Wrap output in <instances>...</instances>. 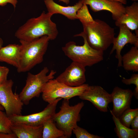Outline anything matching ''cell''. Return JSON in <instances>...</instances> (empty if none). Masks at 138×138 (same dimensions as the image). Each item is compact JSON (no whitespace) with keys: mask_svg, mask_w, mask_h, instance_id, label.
Masks as SVG:
<instances>
[{"mask_svg":"<svg viewBox=\"0 0 138 138\" xmlns=\"http://www.w3.org/2000/svg\"><path fill=\"white\" fill-rule=\"evenodd\" d=\"M77 18L82 24L83 31L74 37L85 38L93 48L103 51L112 44L115 37L114 29L103 20L94 19L87 5L83 4L78 11Z\"/></svg>","mask_w":138,"mask_h":138,"instance_id":"cell-1","label":"cell"},{"mask_svg":"<svg viewBox=\"0 0 138 138\" xmlns=\"http://www.w3.org/2000/svg\"><path fill=\"white\" fill-rule=\"evenodd\" d=\"M52 16L43 11L38 17L29 19L16 30L15 37L19 40L30 41L46 36L50 40H54L58 32L56 25L51 20Z\"/></svg>","mask_w":138,"mask_h":138,"instance_id":"cell-2","label":"cell"},{"mask_svg":"<svg viewBox=\"0 0 138 138\" xmlns=\"http://www.w3.org/2000/svg\"><path fill=\"white\" fill-rule=\"evenodd\" d=\"M19 40L20 60L17 70L20 73L28 71L43 62L50 39L45 36L30 41Z\"/></svg>","mask_w":138,"mask_h":138,"instance_id":"cell-3","label":"cell"},{"mask_svg":"<svg viewBox=\"0 0 138 138\" xmlns=\"http://www.w3.org/2000/svg\"><path fill=\"white\" fill-rule=\"evenodd\" d=\"M84 44L77 45L73 41H69L63 47L62 49L65 55L73 61L85 67L91 66L103 60V51L95 49L83 38Z\"/></svg>","mask_w":138,"mask_h":138,"instance_id":"cell-4","label":"cell"},{"mask_svg":"<svg viewBox=\"0 0 138 138\" xmlns=\"http://www.w3.org/2000/svg\"><path fill=\"white\" fill-rule=\"evenodd\" d=\"M84 106L83 101L71 106L69 100L64 99L59 111L52 117L57 127L64 132V138L71 137L73 129L80 120V113Z\"/></svg>","mask_w":138,"mask_h":138,"instance_id":"cell-5","label":"cell"},{"mask_svg":"<svg viewBox=\"0 0 138 138\" xmlns=\"http://www.w3.org/2000/svg\"><path fill=\"white\" fill-rule=\"evenodd\" d=\"M89 85L85 83L79 86L72 87L60 82L55 79H52L44 86L42 92V98L48 103L59 98L69 100L81 95Z\"/></svg>","mask_w":138,"mask_h":138,"instance_id":"cell-6","label":"cell"},{"mask_svg":"<svg viewBox=\"0 0 138 138\" xmlns=\"http://www.w3.org/2000/svg\"><path fill=\"white\" fill-rule=\"evenodd\" d=\"M49 71L48 67H45L37 74L28 73L26 84L19 95L24 104L28 105L32 99L38 97L42 93L45 84L50 80L54 78L56 71L52 70L48 74Z\"/></svg>","mask_w":138,"mask_h":138,"instance_id":"cell-7","label":"cell"},{"mask_svg":"<svg viewBox=\"0 0 138 138\" xmlns=\"http://www.w3.org/2000/svg\"><path fill=\"white\" fill-rule=\"evenodd\" d=\"M14 82L7 80L0 85V104L3 107L9 117L21 114L24 103L19 95L12 91Z\"/></svg>","mask_w":138,"mask_h":138,"instance_id":"cell-8","label":"cell"},{"mask_svg":"<svg viewBox=\"0 0 138 138\" xmlns=\"http://www.w3.org/2000/svg\"><path fill=\"white\" fill-rule=\"evenodd\" d=\"M79 97L82 100L89 101L99 111L103 112H107L109 104L112 102L111 94L98 85H89Z\"/></svg>","mask_w":138,"mask_h":138,"instance_id":"cell-9","label":"cell"},{"mask_svg":"<svg viewBox=\"0 0 138 138\" xmlns=\"http://www.w3.org/2000/svg\"><path fill=\"white\" fill-rule=\"evenodd\" d=\"M62 99V98H58L49 103L40 112L27 115L15 116L10 117V119L13 123H22L34 126L43 125L46 120L52 118L55 113L57 104Z\"/></svg>","mask_w":138,"mask_h":138,"instance_id":"cell-10","label":"cell"},{"mask_svg":"<svg viewBox=\"0 0 138 138\" xmlns=\"http://www.w3.org/2000/svg\"><path fill=\"white\" fill-rule=\"evenodd\" d=\"M85 72V67L73 61L55 79L70 86H79L85 84L86 81Z\"/></svg>","mask_w":138,"mask_h":138,"instance_id":"cell-11","label":"cell"},{"mask_svg":"<svg viewBox=\"0 0 138 138\" xmlns=\"http://www.w3.org/2000/svg\"><path fill=\"white\" fill-rule=\"evenodd\" d=\"M119 31L118 34L115 37L113 41V46L110 54L116 51L115 57L118 60V67L122 66V56L121 51L124 46L129 43L138 47V37L132 33L131 30L125 24H122L119 27Z\"/></svg>","mask_w":138,"mask_h":138,"instance_id":"cell-12","label":"cell"},{"mask_svg":"<svg viewBox=\"0 0 138 138\" xmlns=\"http://www.w3.org/2000/svg\"><path fill=\"white\" fill-rule=\"evenodd\" d=\"M113 108L110 113L118 118L126 110L130 108L133 92L129 89L115 87L111 94Z\"/></svg>","mask_w":138,"mask_h":138,"instance_id":"cell-13","label":"cell"},{"mask_svg":"<svg viewBox=\"0 0 138 138\" xmlns=\"http://www.w3.org/2000/svg\"><path fill=\"white\" fill-rule=\"evenodd\" d=\"M83 3L89 5L94 12L101 10L107 11L112 14L113 19L116 21L125 13L123 4L117 2L108 0H82Z\"/></svg>","mask_w":138,"mask_h":138,"instance_id":"cell-14","label":"cell"},{"mask_svg":"<svg viewBox=\"0 0 138 138\" xmlns=\"http://www.w3.org/2000/svg\"><path fill=\"white\" fill-rule=\"evenodd\" d=\"M44 2L48 13L52 15L54 14H60L72 20L77 19V12L83 4L82 0L73 6H67L59 4L53 0H44Z\"/></svg>","mask_w":138,"mask_h":138,"instance_id":"cell-15","label":"cell"},{"mask_svg":"<svg viewBox=\"0 0 138 138\" xmlns=\"http://www.w3.org/2000/svg\"><path fill=\"white\" fill-rule=\"evenodd\" d=\"M125 13L115 21L116 26L119 27L124 24L131 30L138 28V2H134L130 6L125 7Z\"/></svg>","mask_w":138,"mask_h":138,"instance_id":"cell-16","label":"cell"},{"mask_svg":"<svg viewBox=\"0 0 138 138\" xmlns=\"http://www.w3.org/2000/svg\"><path fill=\"white\" fill-rule=\"evenodd\" d=\"M13 123L12 132L17 138H42L43 125L34 126L22 123Z\"/></svg>","mask_w":138,"mask_h":138,"instance_id":"cell-17","label":"cell"},{"mask_svg":"<svg viewBox=\"0 0 138 138\" xmlns=\"http://www.w3.org/2000/svg\"><path fill=\"white\" fill-rule=\"evenodd\" d=\"M20 45L9 44L0 49V62H5L17 68L20 60Z\"/></svg>","mask_w":138,"mask_h":138,"instance_id":"cell-18","label":"cell"},{"mask_svg":"<svg viewBox=\"0 0 138 138\" xmlns=\"http://www.w3.org/2000/svg\"><path fill=\"white\" fill-rule=\"evenodd\" d=\"M122 66L127 71H138V47L133 46L122 57Z\"/></svg>","mask_w":138,"mask_h":138,"instance_id":"cell-19","label":"cell"},{"mask_svg":"<svg viewBox=\"0 0 138 138\" xmlns=\"http://www.w3.org/2000/svg\"><path fill=\"white\" fill-rule=\"evenodd\" d=\"M115 124V131L117 136L119 138H137L138 129H130L123 124L118 118L111 113Z\"/></svg>","mask_w":138,"mask_h":138,"instance_id":"cell-20","label":"cell"},{"mask_svg":"<svg viewBox=\"0 0 138 138\" xmlns=\"http://www.w3.org/2000/svg\"><path fill=\"white\" fill-rule=\"evenodd\" d=\"M64 133L59 129L52 119L46 120L43 124L42 138H64Z\"/></svg>","mask_w":138,"mask_h":138,"instance_id":"cell-21","label":"cell"},{"mask_svg":"<svg viewBox=\"0 0 138 138\" xmlns=\"http://www.w3.org/2000/svg\"><path fill=\"white\" fill-rule=\"evenodd\" d=\"M137 115L138 108L132 109L130 108L125 111L118 119L122 124L130 128L132 120Z\"/></svg>","mask_w":138,"mask_h":138,"instance_id":"cell-22","label":"cell"},{"mask_svg":"<svg viewBox=\"0 0 138 138\" xmlns=\"http://www.w3.org/2000/svg\"><path fill=\"white\" fill-rule=\"evenodd\" d=\"M0 110V133H12L13 122L5 112Z\"/></svg>","mask_w":138,"mask_h":138,"instance_id":"cell-23","label":"cell"},{"mask_svg":"<svg viewBox=\"0 0 138 138\" xmlns=\"http://www.w3.org/2000/svg\"><path fill=\"white\" fill-rule=\"evenodd\" d=\"M72 132L74 134L77 138H103L100 136L90 133L86 130L77 125L73 130Z\"/></svg>","mask_w":138,"mask_h":138,"instance_id":"cell-24","label":"cell"},{"mask_svg":"<svg viewBox=\"0 0 138 138\" xmlns=\"http://www.w3.org/2000/svg\"><path fill=\"white\" fill-rule=\"evenodd\" d=\"M122 82L123 84L126 85L133 84L135 86V87L133 92L134 96L137 99H138V74H134L132 75L129 78H123Z\"/></svg>","mask_w":138,"mask_h":138,"instance_id":"cell-25","label":"cell"},{"mask_svg":"<svg viewBox=\"0 0 138 138\" xmlns=\"http://www.w3.org/2000/svg\"><path fill=\"white\" fill-rule=\"evenodd\" d=\"M9 70L7 67L0 66V85L7 80Z\"/></svg>","mask_w":138,"mask_h":138,"instance_id":"cell-26","label":"cell"},{"mask_svg":"<svg viewBox=\"0 0 138 138\" xmlns=\"http://www.w3.org/2000/svg\"><path fill=\"white\" fill-rule=\"evenodd\" d=\"M17 2V0H0V6H4L8 3H10L13 6L15 9Z\"/></svg>","mask_w":138,"mask_h":138,"instance_id":"cell-27","label":"cell"},{"mask_svg":"<svg viewBox=\"0 0 138 138\" xmlns=\"http://www.w3.org/2000/svg\"><path fill=\"white\" fill-rule=\"evenodd\" d=\"M130 126L132 129H138V115L135 116L132 120Z\"/></svg>","mask_w":138,"mask_h":138,"instance_id":"cell-28","label":"cell"},{"mask_svg":"<svg viewBox=\"0 0 138 138\" xmlns=\"http://www.w3.org/2000/svg\"><path fill=\"white\" fill-rule=\"evenodd\" d=\"M16 135L13 133H0V138H16Z\"/></svg>","mask_w":138,"mask_h":138,"instance_id":"cell-29","label":"cell"},{"mask_svg":"<svg viewBox=\"0 0 138 138\" xmlns=\"http://www.w3.org/2000/svg\"><path fill=\"white\" fill-rule=\"evenodd\" d=\"M110 1L117 2L121 3L123 4H127L126 0H108Z\"/></svg>","mask_w":138,"mask_h":138,"instance_id":"cell-30","label":"cell"},{"mask_svg":"<svg viewBox=\"0 0 138 138\" xmlns=\"http://www.w3.org/2000/svg\"><path fill=\"white\" fill-rule=\"evenodd\" d=\"M59 2H62L66 4H68L70 3V0H59Z\"/></svg>","mask_w":138,"mask_h":138,"instance_id":"cell-31","label":"cell"},{"mask_svg":"<svg viewBox=\"0 0 138 138\" xmlns=\"http://www.w3.org/2000/svg\"><path fill=\"white\" fill-rule=\"evenodd\" d=\"M3 44V39L0 37V49L2 47Z\"/></svg>","mask_w":138,"mask_h":138,"instance_id":"cell-32","label":"cell"},{"mask_svg":"<svg viewBox=\"0 0 138 138\" xmlns=\"http://www.w3.org/2000/svg\"><path fill=\"white\" fill-rule=\"evenodd\" d=\"M4 109L3 107L0 104V110L3 111Z\"/></svg>","mask_w":138,"mask_h":138,"instance_id":"cell-33","label":"cell"},{"mask_svg":"<svg viewBox=\"0 0 138 138\" xmlns=\"http://www.w3.org/2000/svg\"><path fill=\"white\" fill-rule=\"evenodd\" d=\"M134 2H136L138 1V0H131Z\"/></svg>","mask_w":138,"mask_h":138,"instance_id":"cell-34","label":"cell"}]
</instances>
